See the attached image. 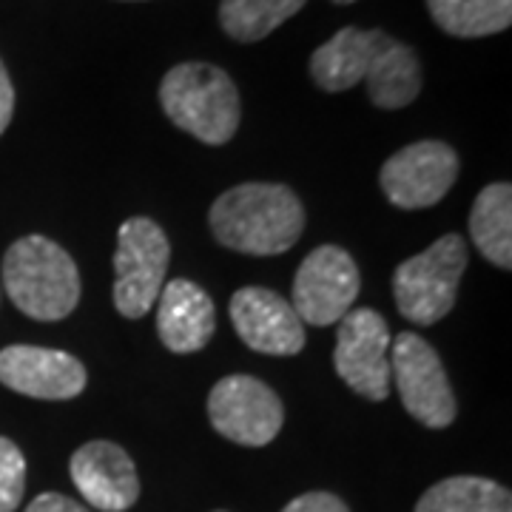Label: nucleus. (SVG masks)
<instances>
[{"instance_id": "obj_13", "label": "nucleus", "mask_w": 512, "mask_h": 512, "mask_svg": "<svg viewBox=\"0 0 512 512\" xmlns=\"http://www.w3.org/2000/svg\"><path fill=\"white\" fill-rule=\"evenodd\" d=\"M231 322L239 339L256 353L296 356L305 350V325L291 302L271 288H239L231 296Z\"/></svg>"}, {"instance_id": "obj_22", "label": "nucleus", "mask_w": 512, "mask_h": 512, "mask_svg": "<svg viewBox=\"0 0 512 512\" xmlns=\"http://www.w3.org/2000/svg\"><path fill=\"white\" fill-rule=\"evenodd\" d=\"M26 512H92V510H86L83 504H77V501L69 498V495L43 493V495H37L35 501L26 507Z\"/></svg>"}, {"instance_id": "obj_3", "label": "nucleus", "mask_w": 512, "mask_h": 512, "mask_svg": "<svg viewBox=\"0 0 512 512\" xmlns=\"http://www.w3.org/2000/svg\"><path fill=\"white\" fill-rule=\"evenodd\" d=\"M3 288L23 316L60 322L80 302V271L55 239L29 234L12 242L3 256Z\"/></svg>"}, {"instance_id": "obj_9", "label": "nucleus", "mask_w": 512, "mask_h": 512, "mask_svg": "<svg viewBox=\"0 0 512 512\" xmlns=\"http://www.w3.org/2000/svg\"><path fill=\"white\" fill-rule=\"evenodd\" d=\"M390 345L393 336L382 313L350 308L336 330V376L367 402H384L390 393Z\"/></svg>"}, {"instance_id": "obj_12", "label": "nucleus", "mask_w": 512, "mask_h": 512, "mask_svg": "<svg viewBox=\"0 0 512 512\" xmlns=\"http://www.w3.org/2000/svg\"><path fill=\"white\" fill-rule=\"evenodd\" d=\"M89 382L83 362L66 350L12 345L0 350V384L29 399L69 402L77 399Z\"/></svg>"}, {"instance_id": "obj_5", "label": "nucleus", "mask_w": 512, "mask_h": 512, "mask_svg": "<svg viewBox=\"0 0 512 512\" xmlns=\"http://www.w3.org/2000/svg\"><path fill=\"white\" fill-rule=\"evenodd\" d=\"M467 271V242L444 234L427 251L404 259L393 274L396 308L407 322L430 328L453 311L461 276Z\"/></svg>"}, {"instance_id": "obj_25", "label": "nucleus", "mask_w": 512, "mask_h": 512, "mask_svg": "<svg viewBox=\"0 0 512 512\" xmlns=\"http://www.w3.org/2000/svg\"><path fill=\"white\" fill-rule=\"evenodd\" d=\"M217 512H222V510H217Z\"/></svg>"}, {"instance_id": "obj_24", "label": "nucleus", "mask_w": 512, "mask_h": 512, "mask_svg": "<svg viewBox=\"0 0 512 512\" xmlns=\"http://www.w3.org/2000/svg\"><path fill=\"white\" fill-rule=\"evenodd\" d=\"M333 3H342V6H348V3H356V0H333Z\"/></svg>"}, {"instance_id": "obj_14", "label": "nucleus", "mask_w": 512, "mask_h": 512, "mask_svg": "<svg viewBox=\"0 0 512 512\" xmlns=\"http://www.w3.org/2000/svg\"><path fill=\"white\" fill-rule=\"evenodd\" d=\"M74 487L100 512H126L140 498L137 467L120 444L106 439L77 447L69 461Z\"/></svg>"}, {"instance_id": "obj_21", "label": "nucleus", "mask_w": 512, "mask_h": 512, "mask_svg": "<svg viewBox=\"0 0 512 512\" xmlns=\"http://www.w3.org/2000/svg\"><path fill=\"white\" fill-rule=\"evenodd\" d=\"M282 512H350V510H348V504H345L339 495L316 490V493H305V495H299V498H293L291 504H288Z\"/></svg>"}, {"instance_id": "obj_10", "label": "nucleus", "mask_w": 512, "mask_h": 512, "mask_svg": "<svg viewBox=\"0 0 512 512\" xmlns=\"http://www.w3.org/2000/svg\"><path fill=\"white\" fill-rule=\"evenodd\" d=\"M208 419L222 439L242 447H265L285 424L282 399L262 379L231 373L208 396Z\"/></svg>"}, {"instance_id": "obj_15", "label": "nucleus", "mask_w": 512, "mask_h": 512, "mask_svg": "<svg viewBox=\"0 0 512 512\" xmlns=\"http://www.w3.org/2000/svg\"><path fill=\"white\" fill-rule=\"evenodd\" d=\"M157 311V333L160 342L171 353H197L217 330V308L214 299L191 279H171L160 291Z\"/></svg>"}, {"instance_id": "obj_18", "label": "nucleus", "mask_w": 512, "mask_h": 512, "mask_svg": "<svg viewBox=\"0 0 512 512\" xmlns=\"http://www.w3.org/2000/svg\"><path fill=\"white\" fill-rule=\"evenodd\" d=\"M427 12L447 35L490 37L510 29L512 0H427Z\"/></svg>"}, {"instance_id": "obj_1", "label": "nucleus", "mask_w": 512, "mask_h": 512, "mask_svg": "<svg viewBox=\"0 0 512 512\" xmlns=\"http://www.w3.org/2000/svg\"><path fill=\"white\" fill-rule=\"evenodd\" d=\"M311 77L328 94L348 92L367 80L373 106L387 111L410 106L421 92L416 52L382 29H339L311 55Z\"/></svg>"}, {"instance_id": "obj_20", "label": "nucleus", "mask_w": 512, "mask_h": 512, "mask_svg": "<svg viewBox=\"0 0 512 512\" xmlns=\"http://www.w3.org/2000/svg\"><path fill=\"white\" fill-rule=\"evenodd\" d=\"M26 490V458L15 441L0 436V512H15Z\"/></svg>"}, {"instance_id": "obj_2", "label": "nucleus", "mask_w": 512, "mask_h": 512, "mask_svg": "<svg viewBox=\"0 0 512 512\" xmlns=\"http://www.w3.org/2000/svg\"><path fill=\"white\" fill-rule=\"evenodd\" d=\"M208 222L222 248L248 256H279L302 237L305 208L288 185L242 183L214 200Z\"/></svg>"}, {"instance_id": "obj_8", "label": "nucleus", "mask_w": 512, "mask_h": 512, "mask_svg": "<svg viewBox=\"0 0 512 512\" xmlns=\"http://www.w3.org/2000/svg\"><path fill=\"white\" fill-rule=\"evenodd\" d=\"M362 291L356 259L339 245H319L293 276L291 308L302 325L330 328L353 308Z\"/></svg>"}, {"instance_id": "obj_23", "label": "nucleus", "mask_w": 512, "mask_h": 512, "mask_svg": "<svg viewBox=\"0 0 512 512\" xmlns=\"http://www.w3.org/2000/svg\"><path fill=\"white\" fill-rule=\"evenodd\" d=\"M12 114H15V86H12L9 72H6V66L0 60V134L9 128Z\"/></svg>"}, {"instance_id": "obj_11", "label": "nucleus", "mask_w": 512, "mask_h": 512, "mask_svg": "<svg viewBox=\"0 0 512 512\" xmlns=\"http://www.w3.org/2000/svg\"><path fill=\"white\" fill-rule=\"evenodd\" d=\"M458 168L456 148L441 140H421L387 157L379 171V185L387 202L402 211L433 208L456 185Z\"/></svg>"}, {"instance_id": "obj_19", "label": "nucleus", "mask_w": 512, "mask_h": 512, "mask_svg": "<svg viewBox=\"0 0 512 512\" xmlns=\"http://www.w3.org/2000/svg\"><path fill=\"white\" fill-rule=\"evenodd\" d=\"M308 0H222L220 26L237 43H256L302 12Z\"/></svg>"}, {"instance_id": "obj_16", "label": "nucleus", "mask_w": 512, "mask_h": 512, "mask_svg": "<svg viewBox=\"0 0 512 512\" xmlns=\"http://www.w3.org/2000/svg\"><path fill=\"white\" fill-rule=\"evenodd\" d=\"M470 237L478 254L495 268H512V188L510 183L487 185L470 211Z\"/></svg>"}, {"instance_id": "obj_6", "label": "nucleus", "mask_w": 512, "mask_h": 512, "mask_svg": "<svg viewBox=\"0 0 512 512\" xmlns=\"http://www.w3.org/2000/svg\"><path fill=\"white\" fill-rule=\"evenodd\" d=\"M171 262L165 231L148 217H131L117 231L114 254V308L126 319H143L163 291Z\"/></svg>"}, {"instance_id": "obj_7", "label": "nucleus", "mask_w": 512, "mask_h": 512, "mask_svg": "<svg viewBox=\"0 0 512 512\" xmlns=\"http://www.w3.org/2000/svg\"><path fill=\"white\" fill-rule=\"evenodd\" d=\"M390 379L396 382L404 410L419 424L430 430H444L456 421L458 404L447 370L433 345L421 339L419 333L404 330L393 339Z\"/></svg>"}, {"instance_id": "obj_17", "label": "nucleus", "mask_w": 512, "mask_h": 512, "mask_svg": "<svg viewBox=\"0 0 512 512\" xmlns=\"http://www.w3.org/2000/svg\"><path fill=\"white\" fill-rule=\"evenodd\" d=\"M416 512H512V495L490 478L453 476L421 495Z\"/></svg>"}, {"instance_id": "obj_4", "label": "nucleus", "mask_w": 512, "mask_h": 512, "mask_svg": "<svg viewBox=\"0 0 512 512\" xmlns=\"http://www.w3.org/2000/svg\"><path fill=\"white\" fill-rule=\"evenodd\" d=\"M160 106L174 126L205 146H225L242 120L237 83L211 63L174 66L160 83Z\"/></svg>"}]
</instances>
